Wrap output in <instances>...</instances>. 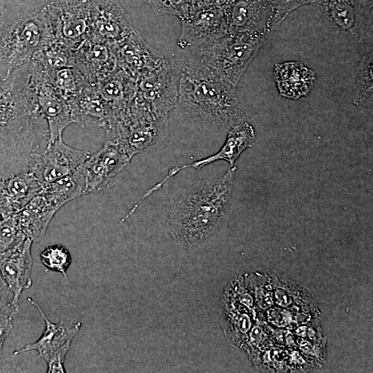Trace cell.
<instances>
[{"label":"cell","mask_w":373,"mask_h":373,"mask_svg":"<svg viewBox=\"0 0 373 373\" xmlns=\"http://www.w3.org/2000/svg\"><path fill=\"white\" fill-rule=\"evenodd\" d=\"M177 75L175 108L182 117L207 130L228 131L245 115L231 85L194 55L172 64Z\"/></svg>","instance_id":"cell-1"},{"label":"cell","mask_w":373,"mask_h":373,"mask_svg":"<svg viewBox=\"0 0 373 373\" xmlns=\"http://www.w3.org/2000/svg\"><path fill=\"white\" fill-rule=\"evenodd\" d=\"M0 86V178H6L27 170L31 155L46 146L49 133L26 84L2 78Z\"/></svg>","instance_id":"cell-2"},{"label":"cell","mask_w":373,"mask_h":373,"mask_svg":"<svg viewBox=\"0 0 373 373\" xmlns=\"http://www.w3.org/2000/svg\"><path fill=\"white\" fill-rule=\"evenodd\" d=\"M236 166L222 176L203 180L174 199L168 210L167 222L173 238L193 248L211 233L230 204Z\"/></svg>","instance_id":"cell-3"},{"label":"cell","mask_w":373,"mask_h":373,"mask_svg":"<svg viewBox=\"0 0 373 373\" xmlns=\"http://www.w3.org/2000/svg\"><path fill=\"white\" fill-rule=\"evenodd\" d=\"M55 41L43 9L3 28L0 67L4 75L29 62L35 54Z\"/></svg>","instance_id":"cell-4"},{"label":"cell","mask_w":373,"mask_h":373,"mask_svg":"<svg viewBox=\"0 0 373 373\" xmlns=\"http://www.w3.org/2000/svg\"><path fill=\"white\" fill-rule=\"evenodd\" d=\"M269 39L265 36L228 34L202 49L191 52L222 79L236 87L251 61Z\"/></svg>","instance_id":"cell-5"},{"label":"cell","mask_w":373,"mask_h":373,"mask_svg":"<svg viewBox=\"0 0 373 373\" xmlns=\"http://www.w3.org/2000/svg\"><path fill=\"white\" fill-rule=\"evenodd\" d=\"M178 99L177 75L166 59L136 79V93L131 109L157 118L168 119Z\"/></svg>","instance_id":"cell-6"},{"label":"cell","mask_w":373,"mask_h":373,"mask_svg":"<svg viewBox=\"0 0 373 373\" xmlns=\"http://www.w3.org/2000/svg\"><path fill=\"white\" fill-rule=\"evenodd\" d=\"M372 0H313L330 26L372 48Z\"/></svg>","instance_id":"cell-7"},{"label":"cell","mask_w":373,"mask_h":373,"mask_svg":"<svg viewBox=\"0 0 373 373\" xmlns=\"http://www.w3.org/2000/svg\"><path fill=\"white\" fill-rule=\"evenodd\" d=\"M91 0H51L42 8L56 42L75 50L90 36Z\"/></svg>","instance_id":"cell-8"},{"label":"cell","mask_w":373,"mask_h":373,"mask_svg":"<svg viewBox=\"0 0 373 373\" xmlns=\"http://www.w3.org/2000/svg\"><path fill=\"white\" fill-rule=\"evenodd\" d=\"M27 299L37 309L44 319L46 328L36 342L20 347L14 352V354L36 350L39 356L46 361L48 373H65L64 367L65 357L70 350L73 338L82 327V322L61 321L58 323H52L45 316L37 302L29 297Z\"/></svg>","instance_id":"cell-9"},{"label":"cell","mask_w":373,"mask_h":373,"mask_svg":"<svg viewBox=\"0 0 373 373\" xmlns=\"http://www.w3.org/2000/svg\"><path fill=\"white\" fill-rule=\"evenodd\" d=\"M180 21L178 45L191 51L202 49L229 34L224 8L191 6L189 16Z\"/></svg>","instance_id":"cell-10"},{"label":"cell","mask_w":373,"mask_h":373,"mask_svg":"<svg viewBox=\"0 0 373 373\" xmlns=\"http://www.w3.org/2000/svg\"><path fill=\"white\" fill-rule=\"evenodd\" d=\"M89 155L88 151L70 147L59 138L48 142L44 149L34 153L27 170L35 175L43 187L74 172Z\"/></svg>","instance_id":"cell-11"},{"label":"cell","mask_w":373,"mask_h":373,"mask_svg":"<svg viewBox=\"0 0 373 373\" xmlns=\"http://www.w3.org/2000/svg\"><path fill=\"white\" fill-rule=\"evenodd\" d=\"M224 10L229 35L270 37L276 26L273 0H233Z\"/></svg>","instance_id":"cell-12"},{"label":"cell","mask_w":373,"mask_h":373,"mask_svg":"<svg viewBox=\"0 0 373 373\" xmlns=\"http://www.w3.org/2000/svg\"><path fill=\"white\" fill-rule=\"evenodd\" d=\"M30 79L40 111L46 119L49 142L62 138L64 130L73 122L68 101L50 82L47 75L30 61Z\"/></svg>","instance_id":"cell-13"},{"label":"cell","mask_w":373,"mask_h":373,"mask_svg":"<svg viewBox=\"0 0 373 373\" xmlns=\"http://www.w3.org/2000/svg\"><path fill=\"white\" fill-rule=\"evenodd\" d=\"M134 29L130 17L114 0H91L90 36L115 46Z\"/></svg>","instance_id":"cell-14"},{"label":"cell","mask_w":373,"mask_h":373,"mask_svg":"<svg viewBox=\"0 0 373 373\" xmlns=\"http://www.w3.org/2000/svg\"><path fill=\"white\" fill-rule=\"evenodd\" d=\"M131 160L117 145L105 141L103 147L90 154L83 163L87 193L114 185Z\"/></svg>","instance_id":"cell-15"},{"label":"cell","mask_w":373,"mask_h":373,"mask_svg":"<svg viewBox=\"0 0 373 373\" xmlns=\"http://www.w3.org/2000/svg\"><path fill=\"white\" fill-rule=\"evenodd\" d=\"M118 68L135 80L161 65L165 57L151 46L135 28L114 46Z\"/></svg>","instance_id":"cell-16"},{"label":"cell","mask_w":373,"mask_h":373,"mask_svg":"<svg viewBox=\"0 0 373 373\" xmlns=\"http://www.w3.org/2000/svg\"><path fill=\"white\" fill-rule=\"evenodd\" d=\"M75 59L88 84H99L119 68L114 46L91 37L75 50Z\"/></svg>","instance_id":"cell-17"},{"label":"cell","mask_w":373,"mask_h":373,"mask_svg":"<svg viewBox=\"0 0 373 373\" xmlns=\"http://www.w3.org/2000/svg\"><path fill=\"white\" fill-rule=\"evenodd\" d=\"M32 240L26 238L19 245L0 254V274L12 292L14 303L18 309L21 292L32 283Z\"/></svg>","instance_id":"cell-18"},{"label":"cell","mask_w":373,"mask_h":373,"mask_svg":"<svg viewBox=\"0 0 373 373\" xmlns=\"http://www.w3.org/2000/svg\"><path fill=\"white\" fill-rule=\"evenodd\" d=\"M97 87L109 113L108 129L128 115L136 93V80L118 68Z\"/></svg>","instance_id":"cell-19"},{"label":"cell","mask_w":373,"mask_h":373,"mask_svg":"<svg viewBox=\"0 0 373 373\" xmlns=\"http://www.w3.org/2000/svg\"><path fill=\"white\" fill-rule=\"evenodd\" d=\"M42 189L28 170L0 178V214L3 220L21 211Z\"/></svg>","instance_id":"cell-20"},{"label":"cell","mask_w":373,"mask_h":373,"mask_svg":"<svg viewBox=\"0 0 373 373\" xmlns=\"http://www.w3.org/2000/svg\"><path fill=\"white\" fill-rule=\"evenodd\" d=\"M68 101L73 123L82 128L102 127L110 124L108 111L97 85H87L79 94Z\"/></svg>","instance_id":"cell-21"},{"label":"cell","mask_w":373,"mask_h":373,"mask_svg":"<svg viewBox=\"0 0 373 373\" xmlns=\"http://www.w3.org/2000/svg\"><path fill=\"white\" fill-rule=\"evenodd\" d=\"M273 76L280 95L291 99L307 96L316 81L315 72L300 61L276 64Z\"/></svg>","instance_id":"cell-22"},{"label":"cell","mask_w":373,"mask_h":373,"mask_svg":"<svg viewBox=\"0 0 373 373\" xmlns=\"http://www.w3.org/2000/svg\"><path fill=\"white\" fill-rule=\"evenodd\" d=\"M254 140L255 130L253 126L247 122L243 121L228 131L225 142L217 153L191 164L175 166L169 171L174 176L184 169L189 167L200 169L218 160L227 161L232 167L241 153L247 148L253 146Z\"/></svg>","instance_id":"cell-23"},{"label":"cell","mask_w":373,"mask_h":373,"mask_svg":"<svg viewBox=\"0 0 373 373\" xmlns=\"http://www.w3.org/2000/svg\"><path fill=\"white\" fill-rule=\"evenodd\" d=\"M59 209L41 191L19 213H16L20 229L33 241L46 233L52 218Z\"/></svg>","instance_id":"cell-24"},{"label":"cell","mask_w":373,"mask_h":373,"mask_svg":"<svg viewBox=\"0 0 373 373\" xmlns=\"http://www.w3.org/2000/svg\"><path fill=\"white\" fill-rule=\"evenodd\" d=\"M41 192L59 209L67 202L87 194L83 164L72 173L44 186Z\"/></svg>","instance_id":"cell-25"},{"label":"cell","mask_w":373,"mask_h":373,"mask_svg":"<svg viewBox=\"0 0 373 373\" xmlns=\"http://www.w3.org/2000/svg\"><path fill=\"white\" fill-rule=\"evenodd\" d=\"M30 61L35 68L44 72L73 67L75 65V50L54 41L35 54Z\"/></svg>","instance_id":"cell-26"},{"label":"cell","mask_w":373,"mask_h":373,"mask_svg":"<svg viewBox=\"0 0 373 373\" xmlns=\"http://www.w3.org/2000/svg\"><path fill=\"white\" fill-rule=\"evenodd\" d=\"M44 73L66 100L79 94L88 85L82 73L75 66Z\"/></svg>","instance_id":"cell-27"},{"label":"cell","mask_w":373,"mask_h":373,"mask_svg":"<svg viewBox=\"0 0 373 373\" xmlns=\"http://www.w3.org/2000/svg\"><path fill=\"white\" fill-rule=\"evenodd\" d=\"M372 49L366 50L355 71L354 103L361 104L372 99Z\"/></svg>","instance_id":"cell-28"},{"label":"cell","mask_w":373,"mask_h":373,"mask_svg":"<svg viewBox=\"0 0 373 373\" xmlns=\"http://www.w3.org/2000/svg\"><path fill=\"white\" fill-rule=\"evenodd\" d=\"M40 258L41 263L48 269L59 272L66 278V272L72 258L65 247L61 245L48 246L41 252Z\"/></svg>","instance_id":"cell-29"},{"label":"cell","mask_w":373,"mask_h":373,"mask_svg":"<svg viewBox=\"0 0 373 373\" xmlns=\"http://www.w3.org/2000/svg\"><path fill=\"white\" fill-rule=\"evenodd\" d=\"M27 237L20 229L16 214L0 224V254L23 242Z\"/></svg>","instance_id":"cell-30"},{"label":"cell","mask_w":373,"mask_h":373,"mask_svg":"<svg viewBox=\"0 0 373 373\" xmlns=\"http://www.w3.org/2000/svg\"><path fill=\"white\" fill-rule=\"evenodd\" d=\"M155 13L172 15L180 20L189 16L191 0H144Z\"/></svg>","instance_id":"cell-31"},{"label":"cell","mask_w":373,"mask_h":373,"mask_svg":"<svg viewBox=\"0 0 373 373\" xmlns=\"http://www.w3.org/2000/svg\"><path fill=\"white\" fill-rule=\"evenodd\" d=\"M313 0H273L275 12V23L277 26L285 17L296 9L302 6L312 3Z\"/></svg>","instance_id":"cell-32"},{"label":"cell","mask_w":373,"mask_h":373,"mask_svg":"<svg viewBox=\"0 0 373 373\" xmlns=\"http://www.w3.org/2000/svg\"><path fill=\"white\" fill-rule=\"evenodd\" d=\"M19 309L14 303V296L0 274V314L12 316Z\"/></svg>","instance_id":"cell-33"},{"label":"cell","mask_w":373,"mask_h":373,"mask_svg":"<svg viewBox=\"0 0 373 373\" xmlns=\"http://www.w3.org/2000/svg\"><path fill=\"white\" fill-rule=\"evenodd\" d=\"M12 327V316L0 314V356L2 354L4 342Z\"/></svg>","instance_id":"cell-34"},{"label":"cell","mask_w":373,"mask_h":373,"mask_svg":"<svg viewBox=\"0 0 373 373\" xmlns=\"http://www.w3.org/2000/svg\"><path fill=\"white\" fill-rule=\"evenodd\" d=\"M276 297L277 299V302L283 305V306H287L289 303V299L288 296L286 295V294L281 290H278L276 293Z\"/></svg>","instance_id":"cell-35"},{"label":"cell","mask_w":373,"mask_h":373,"mask_svg":"<svg viewBox=\"0 0 373 373\" xmlns=\"http://www.w3.org/2000/svg\"><path fill=\"white\" fill-rule=\"evenodd\" d=\"M6 0H0V38L3 28Z\"/></svg>","instance_id":"cell-36"},{"label":"cell","mask_w":373,"mask_h":373,"mask_svg":"<svg viewBox=\"0 0 373 373\" xmlns=\"http://www.w3.org/2000/svg\"><path fill=\"white\" fill-rule=\"evenodd\" d=\"M300 347L305 352H309L311 350V345L307 341L302 342L300 344Z\"/></svg>","instance_id":"cell-37"},{"label":"cell","mask_w":373,"mask_h":373,"mask_svg":"<svg viewBox=\"0 0 373 373\" xmlns=\"http://www.w3.org/2000/svg\"><path fill=\"white\" fill-rule=\"evenodd\" d=\"M305 330H306L305 327H300V328L298 329L297 333H298V334H299L300 336H305Z\"/></svg>","instance_id":"cell-38"},{"label":"cell","mask_w":373,"mask_h":373,"mask_svg":"<svg viewBox=\"0 0 373 373\" xmlns=\"http://www.w3.org/2000/svg\"><path fill=\"white\" fill-rule=\"evenodd\" d=\"M294 358L296 361H299V362H300V363L303 362L302 360H300V359H302V358H300V356L298 354V353H296V352H294Z\"/></svg>","instance_id":"cell-39"},{"label":"cell","mask_w":373,"mask_h":373,"mask_svg":"<svg viewBox=\"0 0 373 373\" xmlns=\"http://www.w3.org/2000/svg\"><path fill=\"white\" fill-rule=\"evenodd\" d=\"M3 218H2V217H1V214H0V224H1V222H3Z\"/></svg>","instance_id":"cell-40"}]
</instances>
